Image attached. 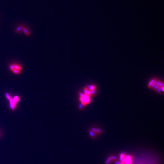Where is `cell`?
Here are the masks:
<instances>
[{"label": "cell", "instance_id": "obj_16", "mask_svg": "<svg viewBox=\"0 0 164 164\" xmlns=\"http://www.w3.org/2000/svg\"><path fill=\"white\" fill-rule=\"evenodd\" d=\"M156 83H157V81H156V80L155 79V80L153 82V84H154V85H156Z\"/></svg>", "mask_w": 164, "mask_h": 164}, {"label": "cell", "instance_id": "obj_14", "mask_svg": "<svg viewBox=\"0 0 164 164\" xmlns=\"http://www.w3.org/2000/svg\"><path fill=\"white\" fill-rule=\"evenodd\" d=\"M157 90L158 92H159V93L161 92V88L159 87V88H158Z\"/></svg>", "mask_w": 164, "mask_h": 164}, {"label": "cell", "instance_id": "obj_7", "mask_svg": "<svg viewBox=\"0 0 164 164\" xmlns=\"http://www.w3.org/2000/svg\"><path fill=\"white\" fill-rule=\"evenodd\" d=\"M22 31V26H18L16 29L15 32L16 33H20Z\"/></svg>", "mask_w": 164, "mask_h": 164}, {"label": "cell", "instance_id": "obj_5", "mask_svg": "<svg viewBox=\"0 0 164 164\" xmlns=\"http://www.w3.org/2000/svg\"><path fill=\"white\" fill-rule=\"evenodd\" d=\"M22 31H23L24 33L27 36H29L30 33L28 31V30L26 28V27H24V26H22Z\"/></svg>", "mask_w": 164, "mask_h": 164}, {"label": "cell", "instance_id": "obj_21", "mask_svg": "<svg viewBox=\"0 0 164 164\" xmlns=\"http://www.w3.org/2000/svg\"><path fill=\"white\" fill-rule=\"evenodd\" d=\"M161 90H162L163 92H164V86L163 87H162L161 88Z\"/></svg>", "mask_w": 164, "mask_h": 164}, {"label": "cell", "instance_id": "obj_6", "mask_svg": "<svg viewBox=\"0 0 164 164\" xmlns=\"http://www.w3.org/2000/svg\"><path fill=\"white\" fill-rule=\"evenodd\" d=\"M125 157H126V156H125V154H120V161H122V162H123V161H124V160H125Z\"/></svg>", "mask_w": 164, "mask_h": 164}, {"label": "cell", "instance_id": "obj_11", "mask_svg": "<svg viewBox=\"0 0 164 164\" xmlns=\"http://www.w3.org/2000/svg\"><path fill=\"white\" fill-rule=\"evenodd\" d=\"M111 158L110 157L108 158L107 160V161H106V163L107 164H108L109 163L110 161H111Z\"/></svg>", "mask_w": 164, "mask_h": 164}, {"label": "cell", "instance_id": "obj_4", "mask_svg": "<svg viewBox=\"0 0 164 164\" xmlns=\"http://www.w3.org/2000/svg\"><path fill=\"white\" fill-rule=\"evenodd\" d=\"M132 160L131 156L130 155H127L126 156L125 160L122 162L124 164H132Z\"/></svg>", "mask_w": 164, "mask_h": 164}, {"label": "cell", "instance_id": "obj_1", "mask_svg": "<svg viewBox=\"0 0 164 164\" xmlns=\"http://www.w3.org/2000/svg\"><path fill=\"white\" fill-rule=\"evenodd\" d=\"M80 97L79 100L81 102L82 105H85L89 103L90 102V96L87 94H80Z\"/></svg>", "mask_w": 164, "mask_h": 164}, {"label": "cell", "instance_id": "obj_17", "mask_svg": "<svg viewBox=\"0 0 164 164\" xmlns=\"http://www.w3.org/2000/svg\"><path fill=\"white\" fill-rule=\"evenodd\" d=\"M101 130L99 129H97L96 130V132L97 133H99L100 132Z\"/></svg>", "mask_w": 164, "mask_h": 164}, {"label": "cell", "instance_id": "obj_19", "mask_svg": "<svg viewBox=\"0 0 164 164\" xmlns=\"http://www.w3.org/2000/svg\"><path fill=\"white\" fill-rule=\"evenodd\" d=\"M90 135H91L92 137H93L94 134L93 133L92 131H90Z\"/></svg>", "mask_w": 164, "mask_h": 164}, {"label": "cell", "instance_id": "obj_12", "mask_svg": "<svg viewBox=\"0 0 164 164\" xmlns=\"http://www.w3.org/2000/svg\"><path fill=\"white\" fill-rule=\"evenodd\" d=\"M164 86V84H163V83H160V85H159V87L160 88H161L162 87H163Z\"/></svg>", "mask_w": 164, "mask_h": 164}, {"label": "cell", "instance_id": "obj_18", "mask_svg": "<svg viewBox=\"0 0 164 164\" xmlns=\"http://www.w3.org/2000/svg\"><path fill=\"white\" fill-rule=\"evenodd\" d=\"M91 91V94L92 95H94V94L95 93V90H92V91Z\"/></svg>", "mask_w": 164, "mask_h": 164}, {"label": "cell", "instance_id": "obj_10", "mask_svg": "<svg viewBox=\"0 0 164 164\" xmlns=\"http://www.w3.org/2000/svg\"><path fill=\"white\" fill-rule=\"evenodd\" d=\"M88 90L87 88H86V87L84 88V93H85V94H87V92H88Z\"/></svg>", "mask_w": 164, "mask_h": 164}, {"label": "cell", "instance_id": "obj_13", "mask_svg": "<svg viewBox=\"0 0 164 164\" xmlns=\"http://www.w3.org/2000/svg\"><path fill=\"white\" fill-rule=\"evenodd\" d=\"M159 86H158V85H155V86H154V89H155V90H157V89L159 88Z\"/></svg>", "mask_w": 164, "mask_h": 164}, {"label": "cell", "instance_id": "obj_2", "mask_svg": "<svg viewBox=\"0 0 164 164\" xmlns=\"http://www.w3.org/2000/svg\"><path fill=\"white\" fill-rule=\"evenodd\" d=\"M9 68L13 73L16 74H19L21 70V66L17 64H12L10 65Z\"/></svg>", "mask_w": 164, "mask_h": 164}, {"label": "cell", "instance_id": "obj_8", "mask_svg": "<svg viewBox=\"0 0 164 164\" xmlns=\"http://www.w3.org/2000/svg\"><path fill=\"white\" fill-rule=\"evenodd\" d=\"M155 80V79H152L149 82V84H148V87H149V88H150L152 84H153V82H154Z\"/></svg>", "mask_w": 164, "mask_h": 164}, {"label": "cell", "instance_id": "obj_3", "mask_svg": "<svg viewBox=\"0 0 164 164\" xmlns=\"http://www.w3.org/2000/svg\"><path fill=\"white\" fill-rule=\"evenodd\" d=\"M6 96L7 98L10 101L11 108L12 109H15V106L16 105L17 102L14 100V98H12L11 96L7 94H6Z\"/></svg>", "mask_w": 164, "mask_h": 164}, {"label": "cell", "instance_id": "obj_15", "mask_svg": "<svg viewBox=\"0 0 164 164\" xmlns=\"http://www.w3.org/2000/svg\"><path fill=\"white\" fill-rule=\"evenodd\" d=\"M161 82L160 81H157V83H156V85L159 86V85H160V83H161Z\"/></svg>", "mask_w": 164, "mask_h": 164}, {"label": "cell", "instance_id": "obj_9", "mask_svg": "<svg viewBox=\"0 0 164 164\" xmlns=\"http://www.w3.org/2000/svg\"><path fill=\"white\" fill-rule=\"evenodd\" d=\"M89 90L90 91H92V90H94L96 87L94 85H90V87L89 88Z\"/></svg>", "mask_w": 164, "mask_h": 164}, {"label": "cell", "instance_id": "obj_20", "mask_svg": "<svg viewBox=\"0 0 164 164\" xmlns=\"http://www.w3.org/2000/svg\"><path fill=\"white\" fill-rule=\"evenodd\" d=\"M155 85H154V84H152L151 85V86L150 87L153 88H154V86H155Z\"/></svg>", "mask_w": 164, "mask_h": 164}]
</instances>
